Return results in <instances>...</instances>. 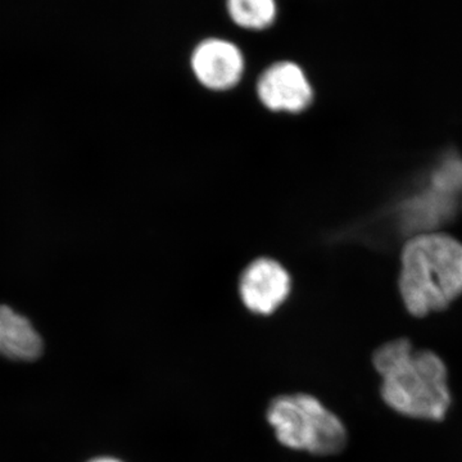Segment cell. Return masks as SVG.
Instances as JSON below:
<instances>
[{
	"label": "cell",
	"mask_w": 462,
	"mask_h": 462,
	"mask_svg": "<svg viewBox=\"0 0 462 462\" xmlns=\"http://www.w3.org/2000/svg\"><path fill=\"white\" fill-rule=\"evenodd\" d=\"M372 365L380 378V397L391 411L411 420H446L454 397L442 356L396 338L373 352Z\"/></svg>",
	"instance_id": "1"
},
{
	"label": "cell",
	"mask_w": 462,
	"mask_h": 462,
	"mask_svg": "<svg viewBox=\"0 0 462 462\" xmlns=\"http://www.w3.org/2000/svg\"><path fill=\"white\" fill-rule=\"evenodd\" d=\"M400 293L413 318L445 311L462 296V243L445 234L407 242L401 257Z\"/></svg>",
	"instance_id": "2"
},
{
	"label": "cell",
	"mask_w": 462,
	"mask_h": 462,
	"mask_svg": "<svg viewBox=\"0 0 462 462\" xmlns=\"http://www.w3.org/2000/svg\"><path fill=\"white\" fill-rule=\"evenodd\" d=\"M258 103L273 115L305 114L315 99L306 69L291 60H279L264 67L256 80Z\"/></svg>",
	"instance_id": "3"
},
{
	"label": "cell",
	"mask_w": 462,
	"mask_h": 462,
	"mask_svg": "<svg viewBox=\"0 0 462 462\" xmlns=\"http://www.w3.org/2000/svg\"><path fill=\"white\" fill-rule=\"evenodd\" d=\"M189 69L194 80L203 89L224 94L242 83L247 60L236 42L221 36H209L190 51Z\"/></svg>",
	"instance_id": "4"
},
{
	"label": "cell",
	"mask_w": 462,
	"mask_h": 462,
	"mask_svg": "<svg viewBox=\"0 0 462 462\" xmlns=\"http://www.w3.org/2000/svg\"><path fill=\"white\" fill-rule=\"evenodd\" d=\"M293 279L284 263L273 257L254 258L238 281V294L251 314L272 316L287 302Z\"/></svg>",
	"instance_id": "5"
},
{
	"label": "cell",
	"mask_w": 462,
	"mask_h": 462,
	"mask_svg": "<svg viewBox=\"0 0 462 462\" xmlns=\"http://www.w3.org/2000/svg\"><path fill=\"white\" fill-rule=\"evenodd\" d=\"M302 398L307 411V454L318 457L342 454L349 440L345 422L319 398L309 393H302Z\"/></svg>",
	"instance_id": "6"
},
{
	"label": "cell",
	"mask_w": 462,
	"mask_h": 462,
	"mask_svg": "<svg viewBox=\"0 0 462 462\" xmlns=\"http://www.w3.org/2000/svg\"><path fill=\"white\" fill-rule=\"evenodd\" d=\"M266 418L282 446L306 452L307 411L302 393L273 398L267 406Z\"/></svg>",
	"instance_id": "7"
},
{
	"label": "cell",
	"mask_w": 462,
	"mask_h": 462,
	"mask_svg": "<svg viewBox=\"0 0 462 462\" xmlns=\"http://www.w3.org/2000/svg\"><path fill=\"white\" fill-rule=\"evenodd\" d=\"M42 340L32 322L8 306H0V356L14 361L41 357Z\"/></svg>",
	"instance_id": "8"
},
{
	"label": "cell",
	"mask_w": 462,
	"mask_h": 462,
	"mask_svg": "<svg viewBox=\"0 0 462 462\" xmlns=\"http://www.w3.org/2000/svg\"><path fill=\"white\" fill-rule=\"evenodd\" d=\"M227 17L245 32H266L279 16L278 0H225Z\"/></svg>",
	"instance_id": "9"
},
{
	"label": "cell",
	"mask_w": 462,
	"mask_h": 462,
	"mask_svg": "<svg viewBox=\"0 0 462 462\" xmlns=\"http://www.w3.org/2000/svg\"><path fill=\"white\" fill-rule=\"evenodd\" d=\"M89 462H124V461L117 460V458H115V457H97V458H93V460H90Z\"/></svg>",
	"instance_id": "10"
}]
</instances>
